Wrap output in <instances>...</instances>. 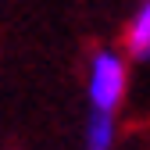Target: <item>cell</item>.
Instances as JSON below:
<instances>
[{
	"label": "cell",
	"mask_w": 150,
	"mask_h": 150,
	"mask_svg": "<svg viewBox=\"0 0 150 150\" xmlns=\"http://www.w3.org/2000/svg\"><path fill=\"white\" fill-rule=\"evenodd\" d=\"M122 97H125V64L118 54L100 50L89 68V100L97 111H115Z\"/></svg>",
	"instance_id": "6da1fadb"
},
{
	"label": "cell",
	"mask_w": 150,
	"mask_h": 150,
	"mask_svg": "<svg viewBox=\"0 0 150 150\" xmlns=\"http://www.w3.org/2000/svg\"><path fill=\"white\" fill-rule=\"evenodd\" d=\"M115 143V122H111V111H97L89 122V136H86V146L89 150H111Z\"/></svg>",
	"instance_id": "7a4b0ae2"
},
{
	"label": "cell",
	"mask_w": 150,
	"mask_h": 150,
	"mask_svg": "<svg viewBox=\"0 0 150 150\" xmlns=\"http://www.w3.org/2000/svg\"><path fill=\"white\" fill-rule=\"evenodd\" d=\"M129 50L136 57H150V0L143 4V11L136 14L132 29H129Z\"/></svg>",
	"instance_id": "3957f363"
}]
</instances>
